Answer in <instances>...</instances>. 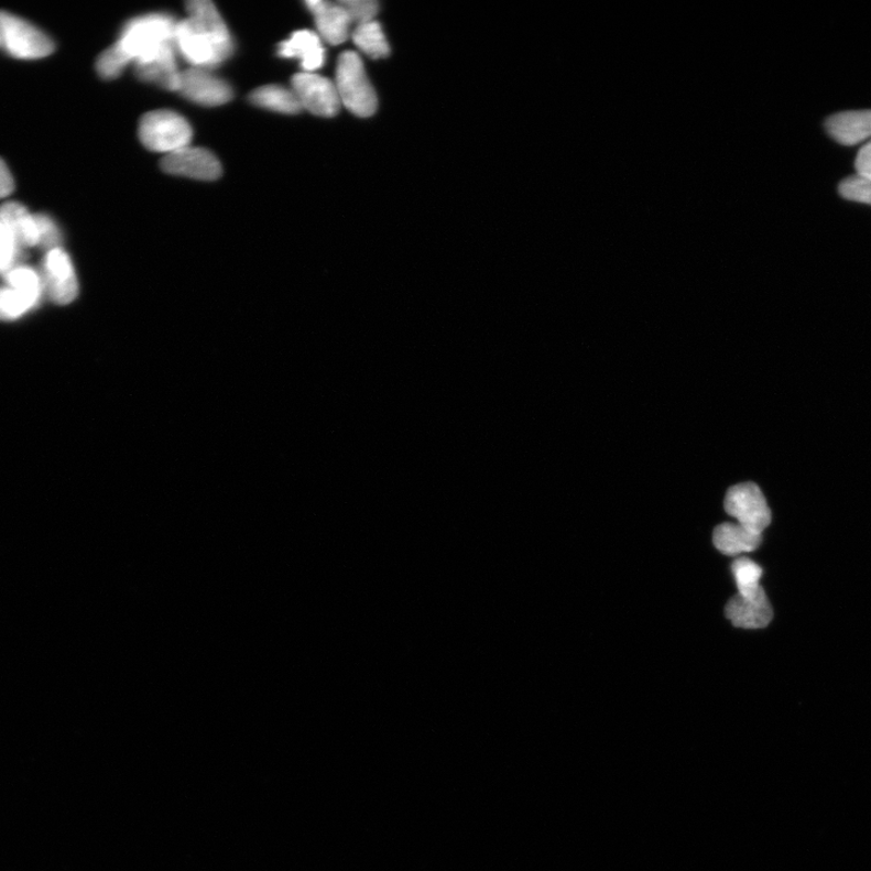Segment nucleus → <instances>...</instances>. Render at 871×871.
<instances>
[{
	"instance_id": "19",
	"label": "nucleus",
	"mask_w": 871,
	"mask_h": 871,
	"mask_svg": "<svg viewBox=\"0 0 871 871\" xmlns=\"http://www.w3.org/2000/svg\"><path fill=\"white\" fill-rule=\"evenodd\" d=\"M4 279L6 286L18 292L33 309L40 304L45 288L43 277L35 269L18 264L4 275Z\"/></svg>"
},
{
	"instance_id": "9",
	"label": "nucleus",
	"mask_w": 871,
	"mask_h": 871,
	"mask_svg": "<svg viewBox=\"0 0 871 871\" xmlns=\"http://www.w3.org/2000/svg\"><path fill=\"white\" fill-rule=\"evenodd\" d=\"M178 92L187 100L206 107L222 106L232 98L228 83L215 77L208 69L194 67L182 72Z\"/></svg>"
},
{
	"instance_id": "7",
	"label": "nucleus",
	"mask_w": 871,
	"mask_h": 871,
	"mask_svg": "<svg viewBox=\"0 0 871 871\" xmlns=\"http://www.w3.org/2000/svg\"><path fill=\"white\" fill-rule=\"evenodd\" d=\"M44 288L58 305H67L78 296L79 285L75 265L63 248L46 251L43 261Z\"/></svg>"
},
{
	"instance_id": "24",
	"label": "nucleus",
	"mask_w": 871,
	"mask_h": 871,
	"mask_svg": "<svg viewBox=\"0 0 871 871\" xmlns=\"http://www.w3.org/2000/svg\"><path fill=\"white\" fill-rule=\"evenodd\" d=\"M839 193L846 200L871 205V177H848L839 184Z\"/></svg>"
},
{
	"instance_id": "5",
	"label": "nucleus",
	"mask_w": 871,
	"mask_h": 871,
	"mask_svg": "<svg viewBox=\"0 0 871 871\" xmlns=\"http://www.w3.org/2000/svg\"><path fill=\"white\" fill-rule=\"evenodd\" d=\"M726 510L745 530L763 535L771 523L766 499L754 483H742L729 489Z\"/></svg>"
},
{
	"instance_id": "25",
	"label": "nucleus",
	"mask_w": 871,
	"mask_h": 871,
	"mask_svg": "<svg viewBox=\"0 0 871 871\" xmlns=\"http://www.w3.org/2000/svg\"><path fill=\"white\" fill-rule=\"evenodd\" d=\"M21 247L10 230L0 222V274L6 275L18 265Z\"/></svg>"
},
{
	"instance_id": "10",
	"label": "nucleus",
	"mask_w": 871,
	"mask_h": 871,
	"mask_svg": "<svg viewBox=\"0 0 871 871\" xmlns=\"http://www.w3.org/2000/svg\"><path fill=\"white\" fill-rule=\"evenodd\" d=\"M166 174L200 181H214L222 174L218 159L203 149L186 146L167 154L162 161Z\"/></svg>"
},
{
	"instance_id": "8",
	"label": "nucleus",
	"mask_w": 871,
	"mask_h": 871,
	"mask_svg": "<svg viewBox=\"0 0 871 871\" xmlns=\"http://www.w3.org/2000/svg\"><path fill=\"white\" fill-rule=\"evenodd\" d=\"M292 91L302 109L318 117H335L341 106L336 84L315 73H300L292 79Z\"/></svg>"
},
{
	"instance_id": "18",
	"label": "nucleus",
	"mask_w": 871,
	"mask_h": 871,
	"mask_svg": "<svg viewBox=\"0 0 871 871\" xmlns=\"http://www.w3.org/2000/svg\"><path fill=\"white\" fill-rule=\"evenodd\" d=\"M715 546L727 556L753 552L763 543V535L745 530L739 523H722L714 534Z\"/></svg>"
},
{
	"instance_id": "16",
	"label": "nucleus",
	"mask_w": 871,
	"mask_h": 871,
	"mask_svg": "<svg viewBox=\"0 0 871 871\" xmlns=\"http://www.w3.org/2000/svg\"><path fill=\"white\" fill-rule=\"evenodd\" d=\"M826 129L830 138L843 145H854L871 138V110H853L829 117Z\"/></svg>"
},
{
	"instance_id": "15",
	"label": "nucleus",
	"mask_w": 871,
	"mask_h": 871,
	"mask_svg": "<svg viewBox=\"0 0 871 871\" xmlns=\"http://www.w3.org/2000/svg\"><path fill=\"white\" fill-rule=\"evenodd\" d=\"M0 222H2L23 248H40L41 235L35 215L21 203L10 202L0 206Z\"/></svg>"
},
{
	"instance_id": "28",
	"label": "nucleus",
	"mask_w": 871,
	"mask_h": 871,
	"mask_svg": "<svg viewBox=\"0 0 871 871\" xmlns=\"http://www.w3.org/2000/svg\"><path fill=\"white\" fill-rule=\"evenodd\" d=\"M14 177H12L11 171L3 159H0V199L8 198V196L14 192Z\"/></svg>"
},
{
	"instance_id": "4",
	"label": "nucleus",
	"mask_w": 871,
	"mask_h": 871,
	"mask_svg": "<svg viewBox=\"0 0 871 871\" xmlns=\"http://www.w3.org/2000/svg\"><path fill=\"white\" fill-rule=\"evenodd\" d=\"M140 140L145 149L171 154L189 145L193 131L189 122L171 110H155L140 122Z\"/></svg>"
},
{
	"instance_id": "2",
	"label": "nucleus",
	"mask_w": 871,
	"mask_h": 871,
	"mask_svg": "<svg viewBox=\"0 0 871 871\" xmlns=\"http://www.w3.org/2000/svg\"><path fill=\"white\" fill-rule=\"evenodd\" d=\"M336 88L340 104L355 116L367 118L375 113L377 94L358 54L347 52L340 55L336 72Z\"/></svg>"
},
{
	"instance_id": "27",
	"label": "nucleus",
	"mask_w": 871,
	"mask_h": 871,
	"mask_svg": "<svg viewBox=\"0 0 871 871\" xmlns=\"http://www.w3.org/2000/svg\"><path fill=\"white\" fill-rule=\"evenodd\" d=\"M35 217L40 227V248L46 251L61 248L59 243L63 242V232H61L56 220L48 214H35Z\"/></svg>"
},
{
	"instance_id": "23",
	"label": "nucleus",
	"mask_w": 871,
	"mask_h": 871,
	"mask_svg": "<svg viewBox=\"0 0 871 871\" xmlns=\"http://www.w3.org/2000/svg\"><path fill=\"white\" fill-rule=\"evenodd\" d=\"M131 64L129 58L121 53L120 48L115 44L106 48V51L98 57L96 70L104 79H116L127 66Z\"/></svg>"
},
{
	"instance_id": "29",
	"label": "nucleus",
	"mask_w": 871,
	"mask_h": 871,
	"mask_svg": "<svg viewBox=\"0 0 871 871\" xmlns=\"http://www.w3.org/2000/svg\"><path fill=\"white\" fill-rule=\"evenodd\" d=\"M854 165L857 175L871 177V142L858 152Z\"/></svg>"
},
{
	"instance_id": "1",
	"label": "nucleus",
	"mask_w": 871,
	"mask_h": 871,
	"mask_svg": "<svg viewBox=\"0 0 871 871\" xmlns=\"http://www.w3.org/2000/svg\"><path fill=\"white\" fill-rule=\"evenodd\" d=\"M175 20L164 14L133 19L122 29L116 45L130 63H146L175 46Z\"/></svg>"
},
{
	"instance_id": "6",
	"label": "nucleus",
	"mask_w": 871,
	"mask_h": 871,
	"mask_svg": "<svg viewBox=\"0 0 871 871\" xmlns=\"http://www.w3.org/2000/svg\"><path fill=\"white\" fill-rule=\"evenodd\" d=\"M175 46L194 68L211 69L230 58L210 36L196 29L188 19L176 24Z\"/></svg>"
},
{
	"instance_id": "12",
	"label": "nucleus",
	"mask_w": 871,
	"mask_h": 871,
	"mask_svg": "<svg viewBox=\"0 0 871 871\" xmlns=\"http://www.w3.org/2000/svg\"><path fill=\"white\" fill-rule=\"evenodd\" d=\"M726 613L734 628L747 630L764 629L774 618L765 592L754 598L736 595L729 600Z\"/></svg>"
},
{
	"instance_id": "3",
	"label": "nucleus",
	"mask_w": 871,
	"mask_h": 871,
	"mask_svg": "<svg viewBox=\"0 0 871 871\" xmlns=\"http://www.w3.org/2000/svg\"><path fill=\"white\" fill-rule=\"evenodd\" d=\"M0 33L3 48L18 59H42L55 52V43L33 23L11 12L0 10Z\"/></svg>"
},
{
	"instance_id": "26",
	"label": "nucleus",
	"mask_w": 871,
	"mask_h": 871,
	"mask_svg": "<svg viewBox=\"0 0 871 871\" xmlns=\"http://www.w3.org/2000/svg\"><path fill=\"white\" fill-rule=\"evenodd\" d=\"M347 11L351 22L363 24L373 22L378 15L379 6L374 0H341L339 2Z\"/></svg>"
},
{
	"instance_id": "31",
	"label": "nucleus",
	"mask_w": 871,
	"mask_h": 871,
	"mask_svg": "<svg viewBox=\"0 0 871 871\" xmlns=\"http://www.w3.org/2000/svg\"><path fill=\"white\" fill-rule=\"evenodd\" d=\"M0 320H2V309H0Z\"/></svg>"
},
{
	"instance_id": "30",
	"label": "nucleus",
	"mask_w": 871,
	"mask_h": 871,
	"mask_svg": "<svg viewBox=\"0 0 871 871\" xmlns=\"http://www.w3.org/2000/svg\"><path fill=\"white\" fill-rule=\"evenodd\" d=\"M0 47H3L2 33H0Z\"/></svg>"
},
{
	"instance_id": "17",
	"label": "nucleus",
	"mask_w": 871,
	"mask_h": 871,
	"mask_svg": "<svg viewBox=\"0 0 871 871\" xmlns=\"http://www.w3.org/2000/svg\"><path fill=\"white\" fill-rule=\"evenodd\" d=\"M134 73L145 83L156 84L166 90L179 91L182 72L177 67L176 48L146 63L134 65Z\"/></svg>"
},
{
	"instance_id": "13",
	"label": "nucleus",
	"mask_w": 871,
	"mask_h": 871,
	"mask_svg": "<svg viewBox=\"0 0 871 871\" xmlns=\"http://www.w3.org/2000/svg\"><path fill=\"white\" fill-rule=\"evenodd\" d=\"M277 55L284 58H298L306 73H314L325 64L326 52L320 35L312 31H298L282 42Z\"/></svg>"
},
{
	"instance_id": "20",
	"label": "nucleus",
	"mask_w": 871,
	"mask_h": 871,
	"mask_svg": "<svg viewBox=\"0 0 871 871\" xmlns=\"http://www.w3.org/2000/svg\"><path fill=\"white\" fill-rule=\"evenodd\" d=\"M250 101L257 107L282 115H297L302 110L296 95L277 85H266L254 90L250 95Z\"/></svg>"
},
{
	"instance_id": "21",
	"label": "nucleus",
	"mask_w": 871,
	"mask_h": 871,
	"mask_svg": "<svg viewBox=\"0 0 871 871\" xmlns=\"http://www.w3.org/2000/svg\"><path fill=\"white\" fill-rule=\"evenodd\" d=\"M352 41L362 53L372 58H382L390 54L385 34L375 21L359 24L352 34Z\"/></svg>"
},
{
	"instance_id": "22",
	"label": "nucleus",
	"mask_w": 871,
	"mask_h": 871,
	"mask_svg": "<svg viewBox=\"0 0 871 871\" xmlns=\"http://www.w3.org/2000/svg\"><path fill=\"white\" fill-rule=\"evenodd\" d=\"M731 571L736 585L739 588V596L743 598H754L765 592L760 580H762L763 569L750 558H739L732 563Z\"/></svg>"
},
{
	"instance_id": "11",
	"label": "nucleus",
	"mask_w": 871,
	"mask_h": 871,
	"mask_svg": "<svg viewBox=\"0 0 871 871\" xmlns=\"http://www.w3.org/2000/svg\"><path fill=\"white\" fill-rule=\"evenodd\" d=\"M306 7L313 12L316 29L322 40L333 45H339L348 40L352 22L339 2L329 3L324 2V0H309V2H306Z\"/></svg>"
},
{
	"instance_id": "14",
	"label": "nucleus",
	"mask_w": 871,
	"mask_h": 871,
	"mask_svg": "<svg viewBox=\"0 0 871 871\" xmlns=\"http://www.w3.org/2000/svg\"><path fill=\"white\" fill-rule=\"evenodd\" d=\"M187 8L188 20L194 26L210 36L224 52L231 56L235 52V44H232L228 28L216 7L208 0H193Z\"/></svg>"
}]
</instances>
